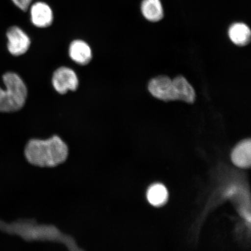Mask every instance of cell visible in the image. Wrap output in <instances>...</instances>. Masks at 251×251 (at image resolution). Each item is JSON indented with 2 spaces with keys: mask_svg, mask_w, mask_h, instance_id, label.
<instances>
[{
  "mask_svg": "<svg viewBox=\"0 0 251 251\" xmlns=\"http://www.w3.org/2000/svg\"><path fill=\"white\" fill-rule=\"evenodd\" d=\"M31 23L37 27L45 28L50 26L53 21L52 9L43 2H37L30 8Z\"/></svg>",
  "mask_w": 251,
  "mask_h": 251,
  "instance_id": "cell-6",
  "label": "cell"
},
{
  "mask_svg": "<svg viewBox=\"0 0 251 251\" xmlns=\"http://www.w3.org/2000/svg\"><path fill=\"white\" fill-rule=\"evenodd\" d=\"M229 38L238 46L249 45L251 41V31L250 27L243 23H235L229 28Z\"/></svg>",
  "mask_w": 251,
  "mask_h": 251,
  "instance_id": "cell-10",
  "label": "cell"
},
{
  "mask_svg": "<svg viewBox=\"0 0 251 251\" xmlns=\"http://www.w3.org/2000/svg\"><path fill=\"white\" fill-rule=\"evenodd\" d=\"M173 83L175 87L176 100H180L189 103L195 101V90L186 78L178 76L173 79Z\"/></svg>",
  "mask_w": 251,
  "mask_h": 251,
  "instance_id": "cell-8",
  "label": "cell"
},
{
  "mask_svg": "<svg viewBox=\"0 0 251 251\" xmlns=\"http://www.w3.org/2000/svg\"><path fill=\"white\" fill-rule=\"evenodd\" d=\"M11 1L21 10L26 11L29 8L32 0H11Z\"/></svg>",
  "mask_w": 251,
  "mask_h": 251,
  "instance_id": "cell-13",
  "label": "cell"
},
{
  "mask_svg": "<svg viewBox=\"0 0 251 251\" xmlns=\"http://www.w3.org/2000/svg\"><path fill=\"white\" fill-rule=\"evenodd\" d=\"M69 52L71 58L77 64L86 65L92 60V50L84 41L77 40L72 42Z\"/></svg>",
  "mask_w": 251,
  "mask_h": 251,
  "instance_id": "cell-7",
  "label": "cell"
},
{
  "mask_svg": "<svg viewBox=\"0 0 251 251\" xmlns=\"http://www.w3.org/2000/svg\"><path fill=\"white\" fill-rule=\"evenodd\" d=\"M141 9L144 17L152 23L161 21L164 17V9L160 0H143Z\"/></svg>",
  "mask_w": 251,
  "mask_h": 251,
  "instance_id": "cell-11",
  "label": "cell"
},
{
  "mask_svg": "<svg viewBox=\"0 0 251 251\" xmlns=\"http://www.w3.org/2000/svg\"><path fill=\"white\" fill-rule=\"evenodd\" d=\"M234 164L241 168H249L251 164V140H245L235 147L231 154Z\"/></svg>",
  "mask_w": 251,
  "mask_h": 251,
  "instance_id": "cell-9",
  "label": "cell"
},
{
  "mask_svg": "<svg viewBox=\"0 0 251 251\" xmlns=\"http://www.w3.org/2000/svg\"><path fill=\"white\" fill-rule=\"evenodd\" d=\"M67 144L58 136L46 140L31 139L25 149V155L30 164L39 167L53 168L67 159Z\"/></svg>",
  "mask_w": 251,
  "mask_h": 251,
  "instance_id": "cell-1",
  "label": "cell"
},
{
  "mask_svg": "<svg viewBox=\"0 0 251 251\" xmlns=\"http://www.w3.org/2000/svg\"><path fill=\"white\" fill-rule=\"evenodd\" d=\"M53 87L58 93L65 94L69 90H76L78 79L75 72L71 69L62 67L56 70L52 78Z\"/></svg>",
  "mask_w": 251,
  "mask_h": 251,
  "instance_id": "cell-3",
  "label": "cell"
},
{
  "mask_svg": "<svg viewBox=\"0 0 251 251\" xmlns=\"http://www.w3.org/2000/svg\"><path fill=\"white\" fill-rule=\"evenodd\" d=\"M147 199L151 205L159 206L167 201L168 193L166 187L161 184H155L149 188L147 191Z\"/></svg>",
  "mask_w": 251,
  "mask_h": 251,
  "instance_id": "cell-12",
  "label": "cell"
},
{
  "mask_svg": "<svg viewBox=\"0 0 251 251\" xmlns=\"http://www.w3.org/2000/svg\"><path fill=\"white\" fill-rule=\"evenodd\" d=\"M5 89L0 87V112H12L23 108L27 96L24 81L14 72H7L2 76Z\"/></svg>",
  "mask_w": 251,
  "mask_h": 251,
  "instance_id": "cell-2",
  "label": "cell"
},
{
  "mask_svg": "<svg viewBox=\"0 0 251 251\" xmlns=\"http://www.w3.org/2000/svg\"><path fill=\"white\" fill-rule=\"evenodd\" d=\"M8 50L12 55L20 56L29 50L30 40L29 36L18 26H12L7 31Z\"/></svg>",
  "mask_w": 251,
  "mask_h": 251,
  "instance_id": "cell-5",
  "label": "cell"
},
{
  "mask_svg": "<svg viewBox=\"0 0 251 251\" xmlns=\"http://www.w3.org/2000/svg\"><path fill=\"white\" fill-rule=\"evenodd\" d=\"M149 90L153 97L162 101L176 100L174 83L168 76L161 75L152 78L150 81Z\"/></svg>",
  "mask_w": 251,
  "mask_h": 251,
  "instance_id": "cell-4",
  "label": "cell"
}]
</instances>
